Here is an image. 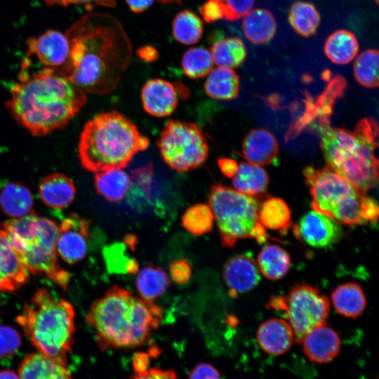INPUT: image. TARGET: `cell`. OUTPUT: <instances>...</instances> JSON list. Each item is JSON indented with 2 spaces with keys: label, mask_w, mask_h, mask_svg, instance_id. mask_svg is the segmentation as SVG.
<instances>
[{
  "label": "cell",
  "mask_w": 379,
  "mask_h": 379,
  "mask_svg": "<svg viewBox=\"0 0 379 379\" xmlns=\"http://www.w3.org/2000/svg\"><path fill=\"white\" fill-rule=\"evenodd\" d=\"M90 221L72 213L58 227L56 249L58 255L69 264L81 260L87 253Z\"/></svg>",
  "instance_id": "4fadbf2b"
},
{
  "label": "cell",
  "mask_w": 379,
  "mask_h": 379,
  "mask_svg": "<svg viewBox=\"0 0 379 379\" xmlns=\"http://www.w3.org/2000/svg\"><path fill=\"white\" fill-rule=\"evenodd\" d=\"M39 194L47 206L62 210L73 201L76 187L73 180L66 175L54 173L46 175L40 182Z\"/></svg>",
  "instance_id": "603a6c76"
},
{
  "label": "cell",
  "mask_w": 379,
  "mask_h": 379,
  "mask_svg": "<svg viewBox=\"0 0 379 379\" xmlns=\"http://www.w3.org/2000/svg\"><path fill=\"white\" fill-rule=\"evenodd\" d=\"M21 338L18 332L8 326H0V357L13 354L20 347Z\"/></svg>",
  "instance_id": "ab89813d"
},
{
  "label": "cell",
  "mask_w": 379,
  "mask_h": 379,
  "mask_svg": "<svg viewBox=\"0 0 379 379\" xmlns=\"http://www.w3.org/2000/svg\"><path fill=\"white\" fill-rule=\"evenodd\" d=\"M162 310L138 298L126 288L114 286L95 300L86 316L102 350L143 345L159 326Z\"/></svg>",
  "instance_id": "3957f363"
},
{
  "label": "cell",
  "mask_w": 379,
  "mask_h": 379,
  "mask_svg": "<svg viewBox=\"0 0 379 379\" xmlns=\"http://www.w3.org/2000/svg\"><path fill=\"white\" fill-rule=\"evenodd\" d=\"M258 219L266 229L286 233L291 226V210L281 199L274 197H267L258 208Z\"/></svg>",
  "instance_id": "f1b7e54d"
},
{
  "label": "cell",
  "mask_w": 379,
  "mask_h": 379,
  "mask_svg": "<svg viewBox=\"0 0 379 379\" xmlns=\"http://www.w3.org/2000/svg\"><path fill=\"white\" fill-rule=\"evenodd\" d=\"M189 379H220L218 371L212 365L201 363L191 371Z\"/></svg>",
  "instance_id": "f6af8a7d"
},
{
  "label": "cell",
  "mask_w": 379,
  "mask_h": 379,
  "mask_svg": "<svg viewBox=\"0 0 379 379\" xmlns=\"http://www.w3.org/2000/svg\"><path fill=\"white\" fill-rule=\"evenodd\" d=\"M131 379H177V374L173 370L152 368L142 372L135 373Z\"/></svg>",
  "instance_id": "bcb514c9"
},
{
  "label": "cell",
  "mask_w": 379,
  "mask_h": 379,
  "mask_svg": "<svg viewBox=\"0 0 379 379\" xmlns=\"http://www.w3.org/2000/svg\"><path fill=\"white\" fill-rule=\"evenodd\" d=\"M58 227L54 221L34 213L13 220L3 239L18 253L29 273L44 276L66 290L71 276L58 261Z\"/></svg>",
  "instance_id": "52a82bcc"
},
{
  "label": "cell",
  "mask_w": 379,
  "mask_h": 379,
  "mask_svg": "<svg viewBox=\"0 0 379 379\" xmlns=\"http://www.w3.org/2000/svg\"><path fill=\"white\" fill-rule=\"evenodd\" d=\"M149 357L145 353L138 354L133 359V367L135 373L142 372L148 369Z\"/></svg>",
  "instance_id": "f907efd6"
},
{
  "label": "cell",
  "mask_w": 379,
  "mask_h": 379,
  "mask_svg": "<svg viewBox=\"0 0 379 379\" xmlns=\"http://www.w3.org/2000/svg\"><path fill=\"white\" fill-rule=\"evenodd\" d=\"M214 216L208 204H197L182 216L183 227L194 236H201L213 229Z\"/></svg>",
  "instance_id": "f35d334b"
},
{
  "label": "cell",
  "mask_w": 379,
  "mask_h": 379,
  "mask_svg": "<svg viewBox=\"0 0 379 379\" xmlns=\"http://www.w3.org/2000/svg\"><path fill=\"white\" fill-rule=\"evenodd\" d=\"M354 34L346 29H338L328 36L324 44V53L333 63L345 65L351 62L359 51Z\"/></svg>",
  "instance_id": "f546056e"
},
{
  "label": "cell",
  "mask_w": 379,
  "mask_h": 379,
  "mask_svg": "<svg viewBox=\"0 0 379 379\" xmlns=\"http://www.w3.org/2000/svg\"><path fill=\"white\" fill-rule=\"evenodd\" d=\"M221 172L228 178H233L238 170L237 162L230 158H220L218 160Z\"/></svg>",
  "instance_id": "7dc6e473"
},
{
  "label": "cell",
  "mask_w": 379,
  "mask_h": 379,
  "mask_svg": "<svg viewBox=\"0 0 379 379\" xmlns=\"http://www.w3.org/2000/svg\"><path fill=\"white\" fill-rule=\"evenodd\" d=\"M222 276L232 297L250 291L260 279L257 264L244 254L230 258L224 265Z\"/></svg>",
  "instance_id": "e0dca14e"
},
{
  "label": "cell",
  "mask_w": 379,
  "mask_h": 379,
  "mask_svg": "<svg viewBox=\"0 0 379 379\" xmlns=\"http://www.w3.org/2000/svg\"><path fill=\"white\" fill-rule=\"evenodd\" d=\"M29 276L18 253L0 238V293L18 290L27 282Z\"/></svg>",
  "instance_id": "7402d4cb"
},
{
  "label": "cell",
  "mask_w": 379,
  "mask_h": 379,
  "mask_svg": "<svg viewBox=\"0 0 379 379\" xmlns=\"http://www.w3.org/2000/svg\"><path fill=\"white\" fill-rule=\"evenodd\" d=\"M331 299L336 311L350 318L359 317L364 312L366 304L361 287L354 282L338 286L332 292Z\"/></svg>",
  "instance_id": "83f0119b"
},
{
  "label": "cell",
  "mask_w": 379,
  "mask_h": 379,
  "mask_svg": "<svg viewBox=\"0 0 379 379\" xmlns=\"http://www.w3.org/2000/svg\"><path fill=\"white\" fill-rule=\"evenodd\" d=\"M279 153L277 139L270 131L253 129L246 135L242 143V154L251 164L266 166L274 162Z\"/></svg>",
  "instance_id": "44dd1931"
},
{
  "label": "cell",
  "mask_w": 379,
  "mask_h": 379,
  "mask_svg": "<svg viewBox=\"0 0 379 379\" xmlns=\"http://www.w3.org/2000/svg\"><path fill=\"white\" fill-rule=\"evenodd\" d=\"M206 93L218 100H230L236 98L239 91V78L230 68L218 67L207 75L204 83Z\"/></svg>",
  "instance_id": "484cf974"
},
{
  "label": "cell",
  "mask_w": 379,
  "mask_h": 379,
  "mask_svg": "<svg viewBox=\"0 0 379 379\" xmlns=\"http://www.w3.org/2000/svg\"><path fill=\"white\" fill-rule=\"evenodd\" d=\"M175 86L162 79L147 81L141 91V100L145 111L155 117L170 116L178 105Z\"/></svg>",
  "instance_id": "2e32d148"
},
{
  "label": "cell",
  "mask_w": 379,
  "mask_h": 379,
  "mask_svg": "<svg viewBox=\"0 0 379 379\" xmlns=\"http://www.w3.org/2000/svg\"><path fill=\"white\" fill-rule=\"evenodd\" d=\"M199 13L208 23L225 18L223 0H206L199 8Z\"/></svg>",
  "instance_id": "b9f144b4"
},
{
  "label": "cell",
  "mask_w": 379,
  "mask_h": 379,
  "mask_svg": "<svg viewBox=\"0 0 379 379\" xmlns=\"http://www.w3.org/2000/svg\"><path fill=\"white\" fill-rule=\"evenodd\" d=\"M66 35L70 52L63 75L84 91H114L132 60V44L121 22L107 13H89Z\"/></svg>",
  "instance_id": "6da1fadb"
},
{
  "label": "cell",
  "mask_w": 379,
  "mask_h": 379,
  "mask_svg": "<svg viewBox=\"0 0 379 379\" xmlns=\"http://www.w3.org/2000/svg\"><path fill=\"white\" fill-rule=\"evenodd\" d=\"M162 159L172 169L187 172L203 165L209 148L204 134L194 123L169 120L157 141Z\"/></svg>",
  "instance_id": "30bf717a"
},
{
  "label": "cell",
  "mask_w": 379,
  "mask_h": 379,
  "mask_svg": "<svg viewBox=\"0 0 379 379\" xmlns=\"http://www.w3.org/2000/svg\"><path fill=\"white\" fill-rule=\"evenodd\" d=\"M169 270L172 280L178 284L187 283L192 275V266L184 258L173 260L169 265Z\"/></svg>",
  "instance_id": "7bdbcfd3"
},
{
  "label": "cell",
  "mask_w": 379,
  "mask_h": 379,
  "mask_svg": "<svg viewBox=\"0 0 379 379\" xmlns=\"http://www.w3.org/2000/svg\"><path fill=\"white\" fill-rule=\"evenodd\" d=\"M320 14L314 6L309 2H294L288 14V22L300 36L309 37L314 34L320 23Z\"/></svg>",
  "instance_id": "e575fe53"
},
{
  "label": "cell",
  "mask_w": 379,
  "mask_h": 379,
  "mask_svg": "<svg viewBox=\"0 0 379 379\" xmlns=\"http://www.w3.org/2000/svg\"><path fill=\"white\" fill-rule=\"evenodd\" d=\"M172 34L175 39L182 44H196L203 34L202 20L190 10L181 11L173 20Z\"/></svg>",
  "instance_id": "d590c367"
},
{
  "label": "cell",
  "mask_w": 379,
  "mask_h": 379,
  "mask_svg": "<svg viewBox=\"0 0 379 379\" xmlns=\"http://www.w3.org/2000/svg\"><path fill=\"white\" fill-rule=\"evenodd\" d=\"M30 190L20 182H11L0 190V208L7 215L18 218L32 213Z\"/></svg>",
  "instance_id": "d4e9b609"
},
{
  "label": "cell",
  "mask_w": 379,
  "mask_h": 379,
  "mask_svg": "<svg viewBox=\"0 0 379 379\" xmlns=\"http://www.w3.org/2000/svg\"><path fill=\"white\" fill-rule=\"evenodd\" d=\"M208 205L224 247H233L242 239H254L260 244L267 241L255 198L229 187L215 185L211 187Z\"/></svg>",
  "instance_id": "9c48e42d"
},
{
  "label": "cell",
  "mask_w": 379,
  "mask_h": 379,
  "mask_svg": "<svg viewBox=\"0 0 379 379\" xmlns=\"http://www.w3.org/2000/svg\"><path fill=\"white\" fill-rule=\"evenodd\" d=\"M301 343L308 359L319 364L332 361L340 349L339 335L326 324L311 330L303 338Z\"/></svg>",
  "instance_id": "ac0fdd59"
},
{
  "label": "cell",
  "mask_w": 379,
  "mask_h": 379,
  "mask_svg": "<svg viewBox=\"0 0 379 379\" xmlns=\"http://www.w3.org/2000/svg\"><path fill=\"white\" fill-rule=\"evenodd\" d=\"M87 101L84 91L55 69L44 67L19 74L6 107L16 121L34 136L65 127Z\"/></svg>",
  "instance_id": "7a4b0ae2"
},
{
  "label": "cell",
  "mask_w": 379,
  "mask_h": 379,
  "mask_svg": "<svg viewBox=\"0 0 379 379\" xmlns=\"http://www.w3.org/2000/svg\"><path fill=\"white\" fill-rule=\"evenodd\" d=\"M94 185L97 192L109 202H119L128 193L131 178L120 168L110 169L96 173Z\"/></svg>",
  "instance_id": "4316f807"
},
{
  "label": "cell",
  "mask_w": 379,
  "mask_h": 379,
  "mask_svg": "<svg viewBox=\"0 0 379 379\" xmlns=\"http://www.w3.org/2000/svg\"><path fill=\"white\" fill-rule=\"evenodd\" d=\"M345 87V79L338 75L329 81L324 91L317 100H313L307 95L305 112L291 124L288 129L289 133L295 136L314 120H317L318 123L322 120L330 119L334 103L343 95Z\"/></svg>",
  "instance_id": "9a60e30c"
},
{
  "label": "cell",
  "mask_w": 379,
  "mask_h": 379,
  "mask_svg": "<svg viewBox=\"0 0 379 379\" xmlns=\"http://www.w3.org/2000/svg\"><path fill=\"white\" fill-rule=\"evenodd\" d=\"M129 8L133 13H139L147 10L154 0H125Z\"/></svg>",
  "instance_id": "681fc988"
},
{
  "label": "cell",
  "mask_w": 379,
  "mask_h": 379,
  "mask_svg": "<svg viewBox=\"0 0 379 379\" xmlns=\"http://www.w3.org/2000/svg\"><path fill=\"white\" fill-rule=\"evenodd\" d=\"M258 267L262 274L270 280L283 278L288 272L291 258L288 253L278 245L265 246L257 258Z\"/></svg>",
  "instance_id": "1f68e13d"
},
{
  "label": "cell",
  "mask_w": 379,
  "mask_h": 379,
  "mask_svg": "<svg viewBox=\"0 0 379 379\" xmlns=\"http://www.w3.org/2000/svg\"><path fill=\"white\" fill-rule=\"evenodd\" d=\"M267 307L284 312L297 343L313 328L326 324L330 312L328 298L308 284L295 286L286 296L272 298Z\"/></svg>",
  "instance_id": "8fae6325"
},
{
  "label": "cell",
  "mask_w": 379,
  "mask_h": 379,
  "mask_svg": "<svg viewBox=\"0 0 379 379\" xmlns=\"http://www.w3.org/2000/svg\"><path fill=\"white\" fill-rule=\"evenodd\" d=\"M256 340L265 352L271 355H280L291 348L294 335L288 321L272 318L260 325L256 333Z\"/></svg>",
  "instance_id": "ffe728a7"
},
{
  "label": "cell",
  "mask_w": 379,
  "mask_h": 379,
  "mask_svg": "<svg viewBox=\"0 0 379 379\" xmlns=\"http://www.w3.org/2000/svg\"><path fill=\"white\" fill-rule=\"evenodd\" d=\"M211 53L216 65L230 69L239 66L246 57V47L237 37L215 40L212 45Z\"/></svg>",
  "instance_id": "836d02e7"
},
{
  "label": "cell",
  "mask_w": 379,
  "mask_h": 379,
  "mask_svg": "<svg viewBox=\"0 0 379 379\" xmlns=\"http://www.w3.org/2000/svg\"><path fill=\"white\" fill-rule=\"evenodd\" d=\"M295 236L315 248H326L335 244L342 236L339 224L314 210L305 213L293 226Z\"/></svg>",
  "instance_id": "5bb4252c"
},
{
  "label": "cell",
  "mask_w": 379,
  "mask_h": 379,
  "mask_svg": "<svg viewBox=\"0 0 379 379\" xmlns=\"http://www.w3.org/2000/svg\"><path fill=\"white\" fill-rule=\"evenodd\" d=\"M378 51L368 49L361 53L354 64V75L357 82L369 88L378 86Z\"/></svg>",
  "instance_id": "74e56055"
},
{
  "label": "cell",
  "mask_w": 379,
  "mask_h": 379,
  "mask_svg": "<svg viewBox=\"0 0 379 379\" xmlns=\"http://www.w3.org/2000/svg\"><path fill=\"white\" fill-rule=\"evenodd\" d=\"M170 285L168 277L159 267L149 265L143 267L136 279V287L142 300L153 302L163 295Z\"/></svg>",
  "instance_id": "d6a6232c"
},
{
  "label": "cell",
  "mask_w": 379,
  "mask_h": 379,
  "mask_svg": "<svg viewBox=\"0 0 379 379\" xmlns=\"http://www.w3.org/2000/svg\"><path fill=\"white\" fill-rule=\"evenodd\" d=\"M159 1L161 2V3H171V2H174V1H180L181 0H158Z\"/></svg>",
  "instance_id": "f5cc1de1"
},
{
  "label": "cell",
  "mask_w": 379,
  "mask_h": 379,
  "mask_svg": "<svg viewBox=\"0 0 379 379\" xmlns=\"http://www.w3.org/2000/svg\"><path fill=\"white\" fill-rule=\"evenodd\" d=\"M44 1L49 6L84 5L87 10H91L97 6L114 8L116 6V0H44Z\"/></svg>",
  "instance_id": "ee69618b"
},
{
  "label": "cell",
  "mask_w": 379,
  "mask_h": 379,
  "mask_svg": "<svg viewBox=\"0 0 379 379\" xmlns=\"http://www.w3.org/2000/svg\"><path fill=\"white\" fill-rule=\"evenodd\" d=\"M0 379H20L18 374L11 370L0 371Z\"/></svg>",
  "instance_id": "816d5d0a"
},
{
  "label": "cell",
  "mask_w": 379,
  "mask_h": 379,
  "mask_svg": "<svg viewBox=\"0 0 379 379\" xmlns=\"http://www.w3.org/2000/svg\"><path fill=\"white\" fill-rule=\"evenodd\" d=\"M213 65L211 52L202 47H194L187 50L181 60L183 73L192 79L206 77L213 69Z\"/></svg>",
  "instance_id": "8d00e7d4"
},
{
  "label": "cell",
  "mask_w": 379,
  "mask_h": 379,
  "mask_svg": "<svg viewBox=\"0 0 379 379\" xmlns=\"http://www.w3.org/2000/svg\"><path fill=\"white\" fill-rule=\"evenodd\" d=\"M74 317L69 301L39 288L25 304L16 321L39 352L66 361L73 344Z\"/></svg>",
  "instance_id": "8992f818"
},
{
  "label": "cell",
  "mask_w": 379,
  "mask_h": 379,
  "mask_svg": "<svg viewBox=\"0 0 379 379\" xmlns=\"http://www.w3.org/2000/svg\"><path fill=\"white\" fill-rule=\"evenodd\" d=\"M318 129L327 167L363 193L377 185L378 126L375 119H361L353 131L332 128L330 121Z\"/></svg>",
  "instance_id": "277c9868"
},
{
  "label": "cell",
  "mask_w": 379,
  "mask_h": 379,
  "mask_svg": "<svg viewBox=\"0 0 379 379\" xmlns=\"http://www.w3.org/2000/svg\"><path fill=\"white\" fill-rule=\"evenodd\" d=\"M269 182L267 172L258 165L241 162L232 178L236 190L251 196H259L265 192Z\"/></svg>",
  "instance_id": "4dcf8cb0"
},
{
  "label": "cell",
  "mask_w": 379,
  "mask_h": 379,
  "mask_svg": "<svg viewBox=\"0 0 379 379\" xmlns=\"http://www.w3.org/2000/svg\"><path fill=\"white\" fill-rule=\"evenodd\" d=\"M225 5V18L235 21L244 17L251 11L255 0H223Z\"/></svg>",
  "instance_id": "60d3db41"
},
{
  "label": "cell",
  "mask_w": 379,
  "mask_h": 379,
  "mask_svg": "<svg viewBox=\"0 0 379 379\" xmlns=\"http://www.w3.org/2000/svg\"><path fill=\"white\" fill-rule=\"evenodd\" d=\"M20 379H72L66 361L41 352L28 354L21 362Z\"/></svg>",
  "instance_id": "d6986e66"
},
{
  "label": "cell",
  "mask_w": 379,
  "mask_h": 379,
  "mask_svg": "<svg viewBox=\"0 0 379 379\" xmlns=\"http://www.w3.org/2000/svg\"><path fill=\"white\" fill-rule=\"evenodd\" d=\"M149 145V140L133 122L112 110L98 114L85 124L78 153L82 167L96 173L127 167Z\"/></svg>",
  "instance_id": "5b68a950"
},
{
  "label": "cell",
  "mask_w": 379,
  "mask_h": 379,
  "mask_svg": "<svg viewBox=\"0 0 379 379\" xmlns=\"http://www.w3.org/2000/svg\"><path fill=\"white\" fill-rule=\"evenodd\" d=\"M277 28L274 15L265 8L251 10L242 21V29L246 38L255 44L269 42L274 36Z\"/></svg>",
  "instance_id": "cb8c5ba5"
},
{
  "label": "cell",
  "mask_w": 379,
  "mask_h": 379,
  "mask_svg": "<svg viewBox=\"0 0 379 379\" xmlns=\"http://www.w3.org/2000/svg\"><path fill=\"white\" fill-rule=\"evenodd\" d=\"M136 53L140 59L146 62H154L157 60L159 56L157 50L150 45L140 47Z\"/></svg>",
  "instance_id": "c3c4849f"
},
{
  "label": "cell",
  "mask_w": 379,
  "mask_h": 379,
  "mask_svg": "<svg viewBox=\"0 0 379 379\" xmlns=\"http://www.w3.org/2000/svg\"><path fill=\"white\" fill-rule=\"evenodd\" d=\"M303 174L310 187L313 210L338 224H361L368 221L374 213L375 201L328 167L307 166Z\"/></svg>",
  "instance_id": "ba28073f"
},
{
  "label": "cell",
  "mask_w": 379,
  "mask_h": 379,
  "mask_svg": "<svg viewBox=\"0 0 379 379\" xmlns=\"http://www.w3.org/2000/svg\"><path fill=\"white\" fill-rule=\"evenodd\" d=\"M26 44L28 55L35 56L44 67L53 69L59 74H64L70 52L66 33L47 29L37 36L29 38Z\"/></svg>",
  "instance_id": "7c38bea8"
},
{
  "label": "cell",
  "mask_w": 379,
  "mask_h": 379,
  "mask_svg": "<svg viewBox=\"0 0 379 379\" xmlns=\"http://www.w3.org/2000/svg\"><path fill=\"white\" fill-rule=\"evenodd\" d=\"M376 4H378V0H375Z\"/></svg>",
  "instance_id": "db71d44e"
}]
</instances>
